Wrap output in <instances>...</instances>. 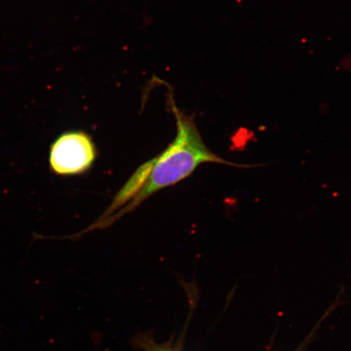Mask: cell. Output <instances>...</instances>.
Listing matches in <instances>:
<instances>
[{"label": "cell", "mask_w": 351, "mask_h": 351, "mask_svg": "<svg viewBox=\"0 0 351 351\" xmlns=\"http://www.w3.org/2000/svg\"><path fill=\"white\" fill-rule=\"evenodd\" d=\"M143 345L144 349L146 350V351H177L169 348H166V346H162L154 343V342L150 340L143 341Z\"/></svg>", "instance_id": "3957f363"}, {"label": "cell", "mask_w": 351, "mask_h": 351, "mask_svg": "<svg viewBox=\"0 0 351 351\" xmlns=\"http://www.w3.org/2000/svg\"><path fill=\"white\" fill-rule=\"evenodd\" d=\"M172 109L177 121V136L174 141L160 155L136 170L99 221L85 232L112 226L155 193L190 177L202 164L252 168L253 165L232 163L216 155L206 146L194 118L180 111L175 105Z\"/></svg>", "instance_id": "6da1fadb"}, {"label": "cell", "mask_w": 351, "mask_h": 351, "mask_svg": "<svg viewBox=\"0 0 351 351\" xmlns=\"http://www.w3.org/2000/svg\"><path fill=\"white\" fill-rule=\"evenodd\" d=\"M95 157V146L90 136L82 131H70L51 145L49 163L56 174L77 175L90 169Z\"/></svg>", "instance_id": "7a4b0ae2"}]
</instances>
